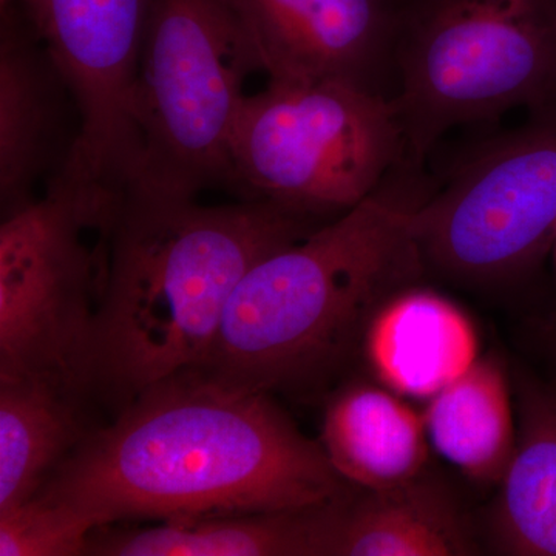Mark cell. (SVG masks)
Here are the masks:
<instances>
[{"instance_id":"cell-9","label":"cell","mask_w":556,"mask_h":556,"mask_svg":"<svg viewBox=\"0 0 556 556\" xmlns=\"http://www.w3.org/2000/svg\"><path fill=\"white\" fill-rule=\"evenodd\" d=\"M152 0H22L67 80L80 130L62 177L110 206L129 188L138 160L131 94Z\"/></svg>"},{"instance_id":"cell-8","label":"cell","mask_w":556,"mask_h":556,"mask_svg":"<svg viewBox=\"0 0 556 556\" xmlns=\"http://www.w3.org/2000/svg\"><path fill=\"white\" fill-rule=\"evenodd\" d=\"M426 269L501 285L556 241V102L468 155L444 189L415 207Z\"/></svg>"},{"instance_id":"cell-14","label":"cell","mask_w":556,"mask_h":556,"mask_svg":"<svg viewBox=\"0 0 556 556\" xmlns=\"http://www.w3.org/2000/svg\"><path fill=\"white\" fill-rule=\"evenodd\" d=\"M394 393L350 383L327 404L320 444L348 484L391 490L420 478L430 439L426 419Z\"/></svg>"},{"instance_id":"cell-10","label":"cell","mask_w":556,"mask_h":556,"mask_svg":"<svg viewBox=\"0 0 556 556\" xmlns=\"http://www.w3.org/2000/svg\"><path fill=\"white\" fill-rule=\"evenodd\" d=\"M269 80H338L387 94L397 0H232ZM388 97V94H387Z\"/></svg>"},{"instance_id":"cell-13","label":"cell","mask_w":556,"mask_h":556,"mask_svg":"<svg viewBox=\"0 0 556 556\" xmlns=\"http://www.w3.org/2000/svg\"><path fill=\"white\" fill-rule=\"evenodd\" d=\"M471 538L450 501L412 484L391 490H346L320 508V556L467 555Z\"/></svg>"},{"instance_id":"cell-15","label":"cell","mask_w":556,"mask_h":556,"mask_svg":"<svg viewBox=\"0 0 556 556\" xmlns=\"http://www.w3.org/2000/svg\"><path fill=\"white\" fill-rule=\"evenodd\" d=\"M320 506L97 527L89 556H318Z\"/></svg>"},{"instance_id":"cell-20","label":"cell","mask_w":556,"mask_h":556,"mask_svg":"<svg viewBox=\"0 0 556 556\" xmlns=\"http://www.w3.org/2000/svg\"><path fill=\"white\" fill-rule=\"evenodd\" d=\"M13 2H22V0H0V3H2V7L3 5H9V3H13Z\"/></svg>"},{"instance_id":"cell-6","label":"cell","mask_w":556,"mask_h":556,"mask_svg":"<svg viewBox=\"0 0 556 556\" xmlns=\"http://www.w3.org/2000/svg\"><path fill=\"white\" fill-rule=\"evenodd\" d=\"M402 161L393 98L338 80H269L241 105L228 188L328 223L379 192Z\"/></svg>"},{"instance_id":"cell-4","label":"cell","mask_w":556,"mask_h":556,"mask_svg":"<svg viewBox=\"0 0 556 556\" xmlns=\"http://www.w3.org/2000/svg\"><path fill=\"white\" fill-rule=\"evenodd\" d=\"M393 91L405 163L453 127L556 102V0H397Z\"/></svg>"},{"instance_id":"cell-7","label":"cell","mask_w":556,"mask_h":556,"mask_svg":"<svg viewBox=\"0 0 556 556\" xmlns=\"http://www.w3.org/2000/svg\"><path fill=\"white\" fill-rule=\"evenodd\" d=\"M105 219L64 177L0 225V379L43 380L91 394V348L100 299Z\"/></svg>"},{"instance_id":"cell-5","label":"cell","mask_w":556,"mask_h":556,"mask_svg":"<svg viewBox=\"0 0 556 556\" xmlns=\"http://www.w3.org/2000/svg\"><path fill=\"white\" fill-rule=\"evenodd\" d=\"M258 70L232 0H152L131 94L138 160L126 192L199 199L228 188L244 83Z\"/></svg>"},{"instance_id":"cell-12","label":"cell","mask_w":556,"mask_h":556,"mask_svg":"<svg viewBox=\"0 0 556 556\" xmlns=\"http://www.w3.org/2000/svg\"><path fill=\"white\" fill-rule=\"evenodd\" d=\"M361 350L388 390L431 399L478 361L479 339L456 303L413 285L376 311Z\"/></svg>"},{"instance_id":"cell-18","label":"cell","mask_w":556,"mask_h":556,"mask_svg":"<svg viewBox=\"0 0 556 556\" xmlns=\"http://www.w3.org/2000/svg\"><path fill=\"white\" fill-rule=\"evenodd\" d=\"M500 485L490 518L496 551L556 556V396L526 391L517 452Z\"/></svg>"},{"instance_id":"cell-3","label":"cell","mask_w":556,"mask_h":556,"mask_svg":"<svg viewBox=\"0 0 556 556\" xmlns=\"http://www.w3.org/2000/svg\"><path fill=\"white\" fill-rule=\"evenodd\" d=\"M415 207L376 192L270 252L230 295L201 372L248 393H305L361 350L376 311L426 273Z\"/></svg>"},{"instance_id":"cell-19","label":"cell","mask_w":556,"mask_h":556,"mask_svg":"<svg viewBox=\"0 0 556 556\" xmlns=\"http://www.w3.org/2000/svg\"><path fill=\"white\" fill-rule=\"evenodd\" d=\"M91 532L68 507L35 496L0 511V556H86Z\"/></svg>"},{"instance_id":"cell-2","label":"cell","mask_w":556,"mask_h":556,"mask_svg":"<svg viewBox=\"0 0 556 556\" xmlns=\"http://www.w3.org/2000/svg\"><path fill=\"white\" fill-rule=\"evenodd\" d=\"M320 225L266 201L124 192L102 230L91 393L119 409L161 380L201 371L244 274Z\"/></svg>"},{"instance_id":"cell-1","label":"cell","mask_w":556,"mask_h":556,"mask_svg":"<svg viewBox=\"0 0 556 556\" xmlns=\"http://www.w3.org/2000/svg\"><path fill=\"white\" fill-rule=\"evenodd\" d=\"M320 441L270 394L181 372L94 428L36 496L97 527L298 510L346 492Z\"/></svg>"},{"instance_id":"cell-17","label":"cell","mask_w":556,"mask_h":556,"mask_svg":"<svg viewBox=\"0 0 556 556\" xmlns=\"http://www.w3.org/2000/svg\"><path fill=\"white\" fill-rule=\"evenodd\" d=\"M80 402L43 380L0 379V511L38 495L89 433Z\"/></svg>"},{"instance_id":"cell-16","label":"cell","mask_w":556,"mask_h":556,"mask_svg":"<svg viewBox=\"0 0 556 556\" xmlns=\"http://www.w3.org/2000/svg\"><path fill=\"white\" fill-rule=\"evenodd\" d=\"M424 419L430 444L468 479L500 484L506 477L518 430L508 378L496 358L479 357L428 399Z\"/></svg>"},{"instance_id":"cell-11","label":"cell","mask_w":556,"mask_h":556,"mask_svg":"<svg viewBox=\"0 0 556 556\" xmlns=\"http://www.w3.org/2000/svg\"><path fill=\"white\" fill-rule=\"evenodd\" d=\"M75 97L30 17L2 7L0 27V204L2 217L60 177L78 142Z\"/></svg>"}]
</instances>
